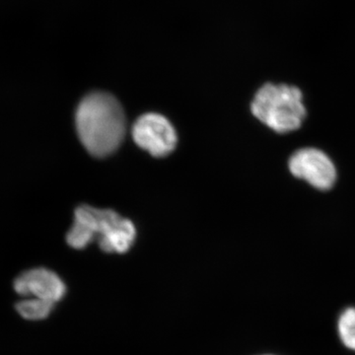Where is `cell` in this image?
Returning <instances> with one entry per match:
<instances>
[{"label": "cell", "instance_id": "5", "mask_svg": "<svg viewBox=\"0 0 355 355\" xmlns=\"http://www.w3.org/2000/svg\"><path fill=\"white\" fill-rule=\"evenodd\" d=\"M288 168L294 177L304 180L317 190H331L336 183L335 165L319 149L303 148L296 151L289 159Z\"/></svg>", "mask_w": 355, "mask_h": 355}, {"label": "cell", "instance_id": "4", "mask_svg": "<svg viewBox=\"0 0 355 355\" xmlns=\"http://www.w3.org/2000/svg\"><path fill=\"white\" fill-rule=\"evenodd\" d=\"M135 144L154 157H165L177 146V133L172 123L162 114H142L132 130Z\"/></svg>", "mask_w": 355, "mask_h": 355}, {"label": "cell", "instance_id": "8", "mask_svg": "<svg viewBox=\"0 0 355 355\" xmlns=\"http://www.w3.org/2000/svg\"><path fill=\"white\" fill-rule=\"evenodd\" d=\"M338 329L343 345L355 352V308L343 311L338 319Z\"/></svg>", "mask_w": 355, "mask_h": 355}, {"label": "cell", "instance_id": "6", "mask_svg": "<svg viewBox=\"0 0 355 355\" xmlns=\"http://www.w3.org/2000/svg\"><path fill=\"white\" fill-rule=\"evenodd\" d=\"M14 291L23 298H39L58 302L67 292L64 282L53 270L35 268L20 273L13 282Z\"/></svg>", "mask_w": 355, "mask_h": 355}, {"label": "cell", "instance_id": "3", "mask_svg": "<svg viewBox=\"0 0 355 355\" xmlns=\"http://www.w3.org/2000/svg\"><path fill=\"white\" fill-rule=\"evenodd\" d=\"M302 99V92L295 86L266 83L254 95L252 114L275 132H294L307 114Z\"/></svg>", "mask_w": 355, "mask_h": 355}, {"label": "cell", "instance_id": "2", "mask_svg": "<svg viewBox=\"0 0 355 355\" xmlns=\"http://www.w3.org/2000/svg\"><path fill=\"white\" fill-rule=\"evenodd\" d=\"M97 238L106 253H127L135 239L132 221L111 209H98L81 205L74 212V221L67 235V242L73 249L88 246Z\"/></svg>", "mask_w": 355, "mask_h": 355}, {"label": "cell", "instance_id": "1", "mask_svg": "<svg viewBox=\"0 0 355 355\" xmlns=\"http://www.w3.org/2000/svg\"><path fill=\"white\" fill-rule=\"evenodd\" d=\"M76 125L86 150L95 157H106L118 149L125 137V113L114 96L93 92L78 105Z\"/></svg>", "mask_w": 355, "mask_h": 355}, {"label": "cell", "instance_id": "7", "mask_svg": "<svg viewBox=\"0 0 355 355\" xmlns=\"http://www.w3.org/2000/svg\"><path fill=\"white\" fill-rule=\"evenodd\" d=\"M55 303L39 298H23L16 304V311L28 321H41L50 316Z\"/></svg>", "mask_w": 355, "mask_h": 355}]
</instances>
